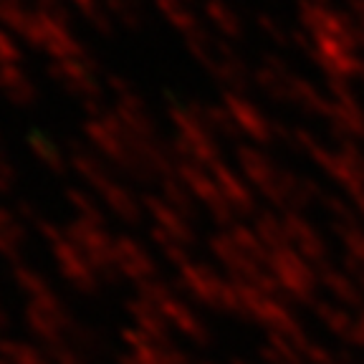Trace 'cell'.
Wrapping results in <instances>:
<instances>
[{
    "label": "cell",
    "instance_id": "obj_1",
    "mask_svg": "<svg viewBox=\"0 0 364 364\" xmlns=\"http://www.w3.org/2000/svg\"><path fill=\"white\" fill-rule=\"evenodd\" d=\"M253 84L271 102L291 104V107H299L309 114L329 117V94H324L314 81L299 76L279 56L261 58V63L253 68Z\"/></svg>",
    "mask_w": 364,
    "mask_h": 364
},
{
    "label": "cell",
    "instance_id": "obj_16",
    "mask_svg": "<svg viewBox=\"0 0 364 364\" xmlns=\"http://www.w3.org/2000/svg\"><path fill=\"white\" fill-rule=\"evenodd\" d=\"M89 23H91V28L97 31V33H102V36H112L114 33V18L109 16V11L107 8H102V11L97 13L94 18H89Z\"/></svg>",
    "mask_w": 364,
    "mask_h": 364
},
{
    "label": "cell",
    "instance_id": "obj_4",
    "mask_svg": "<svg viewBox=\"0 0 364 364\" xmlns=\"http://www.w3.org/2000/svg\"><path fill=\"white\" fill-rule=\"evenodd\" d=\"M104 68L97 58L86 53L84 58H68V61H51L48 63V76L56 84H61L68 94L79 97L84 104L104 102V86H102Z\"/></svg>",
    "mask_w": 364,
    "mask_h": 364
},
{
    "label": "cell",
    "instance_id": "obj_9",
    "mask_svg": "<svg viewBox=\"0 0 364 364\" xmlns=\"http://www.w3.org/2000/svg\"><path fill=\"white\" fill-rule=\"evenodd\" d=\"M0 94L18 107H31L38 99V89L21 66H0Z\"/></svg>",
    "mask_w": 364,
    "mask_h": 364
},
{
    "label": "cell",
    "instance_id": "obj_15",
    "mask_svg": "<svg viewBox=\"0 0 364 364\" xmlns=\"http://www.w3.org/2000/svg\"><path fill=\"white\" fill-rule=\"evenodd\" d=\"M344 13L352 18L354 28H357V38H359V48L364 53V0H341Z\"/></svg>",
    "mask_w": 364,
    "mask_h": 364
},
{
    "label": "cell",
    "instance_id": "obj_12",
    "mask_svg": "<svg viewBox=\"0 0 364 364\" xmlns=\"http://www.w3.org/2000/svg\"><path fill=\"white\" fill-rule=\"evenodd\" d=\"M31 13L33 11L23 6V0H0V26L16 36L26 33L31 23Z\"/></svg>",
    "mask_w": 364,
    "mask_h": 364
},
{
    "label": "cell",
    "instance_id": "obj_3",
    "mask_svg": "<svg viewBox=\"0 0 364 364\" xmlns=\"http://www.w3.org/2000/svg\"><path fill=\"white\" fill-rule=\"evenodd\" d=\"M23 41L33 48H41L46 51L53 61H68V58H84L86 48L79 38L74 36L71 26H63V23L51 21L43 13L33 11L31 13V23L26 33H23Z\"/></svg>",
    "mask_w": 364,
    "mask_h": 364
},
{
    "label": "cell",
    "instance_id": "obj_17",
    "mask_svg": "<svg viewBox=\"0 0 364 364\" xmlns=\"http://www.w3.org/2000/svg\"><path fill=\"white\" fill-rule=\"evenodd\" d=\"M68 3H71L79 13H84L86 18H94L104 8L102 0H68Z\"/></svg>",
    "mask_w": 364,
    "mask_h": 364
},
{
    "label": "cell",
    "instance_id": "obj_14",
    "mask_svg": "<svg viewBox=\"0 0 364 364\" xmlns=\"http://www.w3.org/2000/svg\"><path fill=\"white\" fill-rule=\"evenodd\" d=\"M33 11L43 13L51 21L63 23V26H71V11L66 8V0H36Z\"/></svg>",
    "mask_w": 364,
    "mask_h": 364
},
{
    "label": "cell",
    "instance_id": "obj_7",
    "mask_svg": "<svg viewBox=\"0 0 364 364\" xmlns=\"http://www.w3.org/2000/svg\"><path fill=\"white\" fill-rule=\"evenodd\" d=\"M203 16H205V21L213 26L215 36H220V38L230 41V43L243 38L245 23H243V18H240V13L235 11L228 0H205Z\"/></svg>",
    "mask_w": 364,
    "mask_h": 364
},
{
    "label": "cell",
    "instance_id": "obj_18",
    "mask_svg": "<svg viewBox=\"0 0 364 364\" xmlns=\"http://www.w3.org/2000/svg\"><path fill=\"white\" fill-rule=\"evenodd\" d=\"M311 3H331V0H311Z\"/></svg>",
    "mask_w": 364,
    "mask_h": 364
},
{
    "label": "cell",
    "instance_id": "obj_2",
    "mask_svg": "<svg viewBox=\"0 0 364 364\" xmlns=\"http://www.w3.org/2000/svg\"><path fill=\"white\" fill-rule=\"evenodd\" d=\"M185 46H188V51L195 56V61L208 68L225 86V91L245 94V89L253 84V68H248V63L235 53L230 41L203 28L198 33L188 36Z\"/></svg>",
    "mask_w": 364,
    "mask_h": 364
},
{
    "label": "cell",
    "instance_id": "obj_13",
    "mask_svg": "<svg viewBox=\"0 0 364 364\" xmlns=\"http://www.w3.org/2000/svg\"><path fill=\"white\" fill-rule=\"evenodd\" d=\"M21 56L23 51L21 46H18V41L13 38L11 31L0 26V66H18Z\"/></svg>",
    "mask_w": 364,
    "mask_h": 364
},
{
    "label": "cell",
    "instance_id": "obj_11",
    "mask_svg": "<svg viewBox=\"0 0 364 364\" xmlns=\"http://www.w3.org/2000/svg\"><path fill=\"white\" fill-rule=\"evenodd\" d=\"M258 28L263 31V36H266L271 43L276 46H286V48H299V31L289 28L284 21H279L276 16H271V13H261V16L256 18Z\"/></svg>",
    "mask_w": 364,
    "mask_h": 364
},
{
    "label": "cell",
    "instance_id": "obj_5",
    "mask_svg": "<svg viewBox=\"0 0 364 364\" xmlns=\"http://www.w3.org/2000/svg\"><path fill=\"white\" fill-rule=\"evenodd\" d=\"M329 119L347 134H364V107L349 84H326Z\"/></svg>",
    "mask_w": 364,
    "mask_h": 364
},
{
    "label": "cell",
    "instance_id": "obj_6",
    "mask_svg": "<svg viewBox=\"0 0 364 364\" xmlns=\"http://www.w3.org/2000/svg\"><path fill=\"white\" fill-rule=\"evenodd\" d=\"M220 102H223V107L230 112V117H233L235 129L245 132V134L253 136V139H268V136H271L273 124L268 122V117L263 114V109L256 107V104L250 102L245 94L223 91Z\"/></svg>",
    "mask_w": 364,
    "mask_h": 364
},
{
    "label": "cell",
    "instance_id": "obj_8",
    "mask_svg": "<svg viewBox=\"0 0 364 364\" xmlns=\"http://www.w3.org/2000/svg\"><path fill=\"white\" fill-rule=\"evenodd\" d=\"M152 3L172 28L180 31L182 38L205 28L198 11H195V0H152Z\"/></svg>",
    "mask_w": 364,
    "mask_h": 364
},
{
    "label": "cell",
    "instance_id": "obj_10",
    "mask_svg": "<svg viewBox=\"0 0 364 364\" xmlns=\"http://www.w3.org/2000/svg\"><path fill=\"white\" fill-rule=\"evenodd\" d=\"M109 16L114 18L117 26L127 31H139L144 26V6L142 0H102Z\"/></svg>",
    "mask_w": 364,
    "mask_h": 364
}]
</instances>
